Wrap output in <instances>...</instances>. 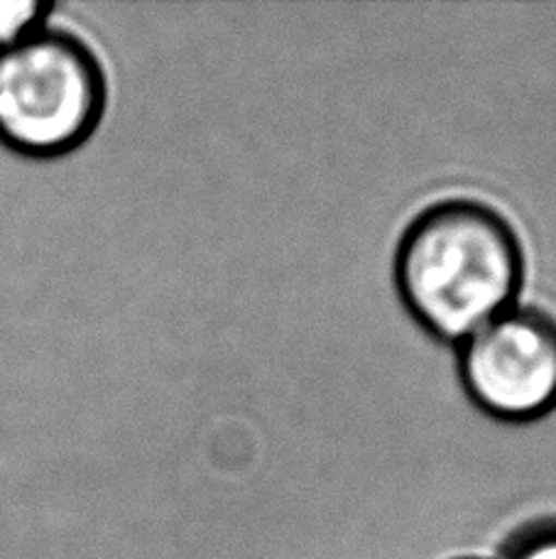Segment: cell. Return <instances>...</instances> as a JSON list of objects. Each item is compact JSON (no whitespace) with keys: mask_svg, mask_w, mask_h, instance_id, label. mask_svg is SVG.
I'll use <instances>...</instances> for the list:
<instances>
[{"mask_svg":"<svg viewBox=\"0 0 556 559\" xmlns=\"http://www.w3.org/2000/svg\"><path fill=\"white\" fill-rule=\"evenodd\" d=\"M524 261L518 234L473 199H449L407 226L395 255L404 307L432 336L459 346L518 305Z\"/></svg>","mask_w":556,"mask_h":559,"instance_id":"6da1fadb","label":"cell"},{"mask_svg":"<svg viewBox=\"0 0 556 559\" xmlns=\"http://www.w3.org/2000/svg\"><path fill=\"white\" fill-rule=\"evenodd\" d=\"M106 76L84 39L43 25L0 49V143L25 157L76 150L101 123Z\"/></svg>","mask_w":556,"mask_h":559,"instance_id":"7a4b0ae2","label":"cell"},{"mask_svg":"<svg viewBox=\"0 0 556 559\" xmlns=\"http://www.w3.org/2000/svg\"><path fill=\"white\" fill-rule=\"evenodd\" d=\"M459 373L471 401L505 423L556 407V319L512 305L459 344Z\"/></svg>","mask_w":556,"mask_h":559,"instance_id":"3957f363","label":"cell"},{"mask_svg":"<svg viewBox=\"0 0 556 559\" xmlns=\"http://www.w3.org/2000/svg\"><path fill=\"white\" fill-rule=\"evenodd\" d=\"M52 5L45 0H0V49L47 25Z\"/></svg>","mask_w":556,"mask_h":559,"instance_id":"277c9868","label":"cell"},{"mask_svg":"<svg viewBox=\"0 0 556 559\" xmlns=\"http://www.w3.org/2000/svg\"><path fill=\"white\" fill-rule=\"evenodd\" d=\"M505 559H556V521L524 527L510 540Z\"/></svg>","mask_w":556,"mask_h":559,"instance_id":"5b68a950","label":"cell"}]
</instances>
